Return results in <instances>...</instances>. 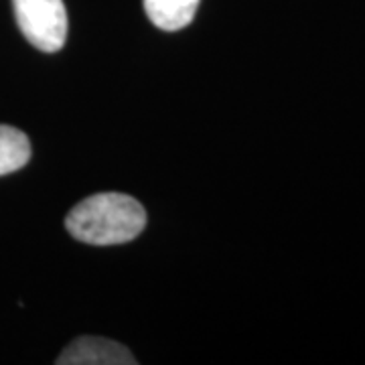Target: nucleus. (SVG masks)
Segmentation results:
<instances>
[{"label":"nucleus","mask_w":365,"mask_h":365,"mask_svg":"<svg viewBox=\"0 0 365 365\" xmlns=\"http://www.w3.org/2000/svg\"><path fill=\"white\" fill-rule=\"evenodd\" d=\"M146 225V211L130 195L98 193L69 211L66 227L76 240L91 246L126 244Z\"/></svg>","instance_id":"obj_1"},{"label":"nucleus","mask_w":365,"mask_h":365,"mask_svg":"<svg viewBox=\"0 0 365 365\" xmlns=\"http://www.w3.org/2000/svg\"><path fill=\"white\" fill-rule=\"evenodd\" d=\"M16 23L26 41L45 53L59 51L67 39L63 0H13Z\"/></svg>","instance_id":"obj_2"},{"label":"nucleus","mask_w":365,"mask_h":365,"mask_svg":"<svg viewBox=\"0 0 365 365\" xmlns=\"http://www.w3.org/2000/svg\"><path fill=\"white\" fill-rule=\"evenodd\" d=\"M59 365H132L136 364L124 345L102 337H79L67 345L57 359Z\"/></svg>","instance_id":"obj_3"},{"label":"nucleus","mask_w":365,"mask_h":365,"mask_svg":"<svg viewBox=\"0 0 365 365\" xmlns=\"http://www.w3.org/2000/svg\"><path fill=\"white\" fill-rule=\"evenodd\" d=\"M199 0H144L148 19L163 31H179L193 21Z\"/></svg>","instance_id":"obj_4"},{"label":"nucleus","mask_w":365,"mask_h":365,"mask_svg":"<svg viewBox=\"0 0 365 365\" xmlns=\"http://www.w3.org/2000/svg\"><path fill=\"white\" fill-rule=\"evenodd\" d=\"M31 158V143L25 132L0 126V177L23 169Z\"/></svg>","instance_id":"obj_5"}]
</instances>
